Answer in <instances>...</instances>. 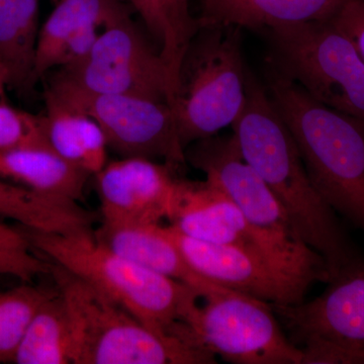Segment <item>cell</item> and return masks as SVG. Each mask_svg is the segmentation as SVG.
<instances>
[{
  "instance_id": "1",
  "label": "cell",
  "mask_w": 364,
  "mask_h": 364,
  "mask_svg": "<svg viewBox=\"0 0 364 364\" xmlns=\"http://www.w3.org/2000/svg\"><path fill=\"white\" fill-rule=\"evenodd\" d=\"M232 128L244 160L277 196L304 241L324 258L331 279L359 257L335 210L314 188L267 88L249 69L245 105Z\"/></svg>"
},
{
  "instance_id": "2",
  "label": "cell",
  "mask_w": 364,
  "mask_h": 364,
  "mask_svg": "<svg viewBox=\"0 0 364 364\" xmlns=\"http://www.w3.org/2000/svg\"><path fill=\"white\" fill-rule=\"evenodd\" d=\"M18 228L46 260L88 282L150 329L186 342L183 323L200 291L105 247L92 230L56 234Z\"/></svg>"
},
{
  "instance_id": "3",
  "label": "cell",
  "mask_w": 364,
  "mask_h": 364,
  "mask_svg": "<svg viewBox=\"0 0 364 364\" xmlns=\"http://www.w3.org/2000/svg\"><path fill=\"white\" fill-rule=\"evenodd\" d=\"M268 95L321 198L364 232V122L321 104L272 70Z\"/></svg>"
},
{
  "instance_id": "4",
  "label": "cell",
  "mask_w": 364,
  "mask_h": 364,
  "mask_svg": "<svg viewBox=\"0 0 364 364\" xmlns=\"http://www.w3.org/2000/svg\"><path fill=\"white\" fill-rule=\"evenodd\" d=\"M75 342L74 364H212L215 356L150 329L76 275L50 262Z\"/></svg>"
},
{
  "instance_id": "5",
  "label": "cell",
  "mask_w": 364,
  "mask_h": 364,
  "mask_svg": "<svg viewBox=\"0 0 364 364\" xmlns=\"http://www.w3.org/2000/svg\"><path fill=\"white\" fill-rule=\"evenodd\" d=\"M186 160L231 198L275 264L313 284L329 282L327 262L304 241L277 196L244 160L234 134L196 141L186 147Z\"/></svg>"
},
{
  "instance_id": "6",
  "label": "cell",
  "mask_w": 364,
  "mask_h": 364,
  "mask_svg": "<svg viewBox=\"0 0 364 364\" xmlns=\"http://www.w3.org/2000/svg\"><path fill=\"white\" fill-rule=\"evenodd\" d=\"M241 28H200L189 45L171 105L184 149L218 135L240 116L246 102Z\"/></svg>"
},
{
  "instance_id": "7",
  "label": "cell",
  "mask_w": 364,
  "mask_h": 364,
  "mask_svg": "<svg viewBox=\"0 0 364 364\" xmlns=\"http://www.w3.org/2000/svg\"><path fill=\"white\" fill-rule=\"evenodd\" d=\"M267 33L273 70L326 107L364 122V60L331 20Z\"/></svg>"
},
{
  "instance_id": "8",
  "label": "cell",
  "mask_w": 364,
  "mask_h": 364,
  "mask_svg": "<svg viewBox=\"0 0 364 364\" xmlns=\"http://www.w3.org/2000/svg\"><path fill=\"white\" fill-rule=\"evenodd\" d=\"M183 324L193 344L227 363H303L272 305L231 289L200 294Z\"/></svg>"
},
{
  "instance_id": "9",
  "label": "cell",
  "mask_w": 364,
  "mask_h": 364,
  "mask_svg": "<svg viewBox=\"0 0 364 364\" xmlns=\"http://www.w3.org/2000/svg\"><path fill=\"white\" fill-rule=\"evenodd\" d=\"M301 364H364V259L329 280L320 296L294 305L270 304Z\"/></svg>"
},
{
  "instance_id": "10",
  "label": "cell",
  "mask_w": 364,
  "mask_h": 364,
  "mask_svg": "<svg viewBox=\"0 0 364 364\" xmlns=\"http://www.w3.org/2000/svg\"><path fill=\"white\" fill-rule=\"evenodd\" d=\"M45 92L95 119L109 149L121 157L186 162L176 117L166 102L130 95L90 92L51 77Z\"/></svg>"
},
{
  "instance_id": "11",
  "label": "cell",
  "mask_w": 364,
  "mask_h": 364,
  "mask_svg": "<svg viewBox=\"0 0 364 364\" xmlns=\"http://www.w3.org/2000/svg\"><path fill=\"white\" fill-rule=\"evenodd\" d=\"M52 77L90 92L136 95L169 105L164 61L129 9L107 23L85 58L59 68Z\"/></svg>"
},
{
  "instance_id": "12",
  "label": "cell",
  "mask_w": 364,
  "mask_h": 364,
  "mask_svg": "<svg viewBox=\"0 0 364 364\" xmlns=\"http://www.w3.org/2000/svg\"><path fill=\"white\" fill-rule=\"evenodd\" d=\"M165 228L198 274L231 291L269 304L294 305L304 301L313 284L236 246L196 240Z\"/></svg>"
},
{
  "instance_id": "13",
  "label": "cell",
  "mask_w": 364,
  "mask_h": 364,
  "mask_svg": "<svg viewBox=\"0 0 364 364\" xmlns=\"http://www.w3.org/2000/svg\"><path fill=\"white\" fill-rule=\"evenodd\" d=\"M176 167L142 157L107 162L95 174L102 222L160 225L167 219L177 177Z\"/></svg>"
},
{
  "instance_id": "14",
  "label": "cell",
  "mask_w": 364,
  "mask_h": 364,
  "mask_svg": "<svg viewBox=\"0 0 364 364\" xmlns=\"http://www.w3.org/2000/svg\"><path fill=\"white\" fill-rule=\"evenodd\" d=\"M167 220L170 226L191 238L236 246L277 265L254 236L240 210L207 179L177 178Z\"/></svg>"
},
{
  "instance_id": "15",
  "label": "cell",
  "mask_w": 364,
  "mask_h": 364,
  "mask_svg": "<svg viewBox=\"0 0 364 364\" xmlns=\"http://www.w3.org/2000/svg\"><path fill=\"white\" fill-rule=\"evenodd\" d=\"M128 11L119 0H60L41 26L36 74L77 63L92 49L107 23Z\"/></svg>"
},
{
  "instance_id": "16",
  "label": "cell",
  "mask_w": 364,
  "mask_h": 364,
  "mask_svg": "<svg viewBox=\"0 0 364 364\" xmlns=\"http://www.w3.org/2000/svg\"><path fill=\"white\" fill-rule=\"evenodd\" d=\"M93 234L105 247L152 272L193 287L202 294L226 289L205 279L191 267L161 224L132 226L102 222Z\"/></svg>"
},
{
  "instance_id": "17",
  "label": "cell",
  "mask_w": 364,
  "mask_h": 364,
  "mask_svg": "<svg viewBox=\"0 0 364 364\" xmlns=\"http://www.w3.org/2000/svg\"><path fill=\"white\" fill-rule=\"evenodd\" d=\"M345 0H203L200 28L269 31L331 20Z\"/></svg>"
},
{
  "instance_id": "18",
  "label": "cell",
  "mask_w": 364,
  "mask_h": 364,
  "mask_svg": "<svg viewBox=\"0 0 364 364\" xmlns=\"http://www.w3.org/2000/svg\"><path fill=\"white\" fill-rule=\"evenodd\" d=\"M90 176L49 146H26L0 152V178L44 195L79 202Z\"/></svg>"
},
{
  "instance_id": "19",
  "label": "cell",
  "mask_w": 364,
  "mask_h": 364,
  "mask_svg": "<svg viewBox=\"0 0 364 364\" xmlns=\"http://www.w3.org/2000/svg\"><path fill=\"white\" fill-rule=\"evenodd\" d=\"M0 218L42 233L91 230L95 215L75 200L48 196L0 178Z\"/></svg>"
},
{
  "instance_id": "20",
  "label": "cell",
  "mask_w": 364,
  "mask_h": 364,
  "mask_svg": "<svg viewBox=\"0 0 364 364\" xmlns=\"http://www.w3.org/2000/svg\"><path fill=\"white\" fill-rule=\"evenodd\" d=\"M45 134L48 145L67 162L95 176L107 161V139L87 114L45 92Z\"/></svg>"
},
{
  "instance_id": "21",
  "label": "cell",
  "mask_w": 364,
  "mask_h": 364,
  "mask_svg": "<svg viewBox=\"0 0 364 364\" xmlns=\"http://www.w3.org/2000/svg\"><path fill=\"white\" fill-rule=\"evenodd\" d=\"M39 0H0V67L9 87L26 91L37 80Z\"/></svg>"
},
{
  "instance_id": "22",
  "label": "cell",
  "mask_w": 364,
  "mask_h": 364,
  "mask_svg": "<svg viewBox=\"0 0 364 364\" xmlns=\"http://www.w3.org/2000/svg\"><path fill=\"white\" fill-rule=\"evenodd\" d=\"M160 45L169 82V105L176 97L182 61L200 31L189 11L191 0H129Z\"/></svg>"
},
{
  "instance_id": "23",
  "label": "cell",
  "mask_w": 364,
  "mask_h": 364,
  "mask_svg": "<svg viewBox=\"0 0 364 364\" xmlns=\"http://www.w3.org/2000/svg\"><path fill=\"white\" fill-rule=\"evenodd\" d=\"M58 291V289H57ZM13 363L74 364L75 342L65 301L59 291L35 314L21 339Z\"/></svg>"
},
{
  "instance_id": "24",
  "label": "cell",
  "mask_w": 364,
  "mask_h": 364,
  "mask_svg": "<svg viewBox=\"0 0 364 364\" xmlns=\"http://www.w3.org/2000/svg\"><path fill=\"white\" fill-rule=\"evenodd\" d=\"M57 291V287L46 289L33 286L32 282H23L11 289H0V363H13L33 316Z\"/></svg>"
},
{
  "instance_id": "25",
  "label": "cell",
  "mask_w": 364,
  "mask_h": 364,
  "mask_svg": "<svg viewBox=\"0 0 364 364\" xmlns=\"http://www.w3.org/2000/svg\"><path fill=\"white\" fill-rule=\"evenodd\" d=\"M26 146H49L44 114L21 111L7 102L0 105V152Z\"/></svg>"
},
{
  "instance_id": "26",
  "label": "cell",
  "mask_w": 364,
  "mask_h": 364,
  "mask_svg": "<svg viewBox=\"0 0 364 364\" xmlns=\"http://www.w3.org/2000/svg\"><path fill=\"white\" fill-rule=\"evenodd\" d=\"M0 250L25 263L41 274H50V262L33 250L20 228L0 224Z\"/></svg>"
},
{
  "instance_id": "27",
  "label": "cell",
  "mask_w": 364,
  "mask_h": 364,
  "mask_svg": "<svg viewBox=\"0 0 364 364\" xmlns=\"http://www.w3.org/2000/svg\"><path fill=\"white\" fill-rule=\"evenodd\" d=\"M331 21L353 42L364 60V0H345Z\"/></svg>"
},
{
  "instance_id": "28",
  "label": "cell",
  "mask_w": 364,
  "mask_h": 364,
  "mask_svg": "<svg viewBox=\"0 0 364 364\" xmlns=\"http://www.w3.org/2000/svg\"><path fill=\"white\" fill-rule=\"evenodd\" d=\"M0 274L16 277L21 282H32L35 277L42 275L38 270L21 262L2 250H0Z\"/></svg>"
},
{
  "instance_id": "29",
  "label": "cell",
  "mask_w": 364,
  "mask_h": 364,
  "mask_svg": "<svg viewBox=\"0 0 364 364\" xmlns=\"http://www.w3.org/2000/svg\"><path fill=\"white\" fill-rule=\"evenodd\" d=\"M9 86V79L6 71L0 67V105L6 104V88Z\"/></svg>"
},
{
  "instance_id": "30",
  "label": "cell",
  "mask_w": 364,
  "mask_h": 364,
  "mask_svg": "<svg viewBox=\"0 0 364 364\" xmlns=\"http://www.w3.org/2000/svg\"><path fill=\"white\" fill-rule=\"evenodd\" d=\"M55 1H56V4H57V2L60 1V0H55Z\"/></svg>"
}]
</instances>
